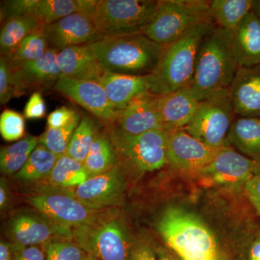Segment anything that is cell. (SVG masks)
Instances as JSON below:
<instances>
[{
  "label": "cell",
  "instance_id": "6da1fadb",
  "mask_svg": "<svg viewBox=\"0 0 260 260\" xmlns=\"http://www.w3.org/2000/svg\"><path fill=\"white\" fill-rule=\"evenodd\" d=\"M239 69L230 30L215 26L203 39L188 90L198 102L228 89Z\"/></svg>",
  "mask_w": 260,
  "mask_h": 260
},
{
  "label": "cell",
  "instance_id": "7a4b0ae2",
  "mask_svg": "<svg viewBox=\"0 0 260 260\" xmlns=\"http://www.w3.org/2000/svg\"><path fill=\"white\" fill-rule=\"evenodd\" d=\"M215 26L213 20L205 22L164 47L156 68L146 76L149 93L160 96L187 88L194 75L201 43Z\"/></svg>",
  "mask_w": 260,
  "mask_h": 260
},
{
  "label": "cell",
  "instance_id": "3957f363",
  "mask_svg": "<svg viewBox=\"0 0 260 260\" xmlns=\"http://www.w3.org/2000/svg\"><path fill=\"white\" fill-rule=\"evenodd\" d=\"M156 229L181 260H223L213 232L193 213L170 207L160 215Z\"/></svg>",
  "mask_w": 260,
  "mask_h": 260
},
{
  "label": "cell",
  "instance_id": "277c9868",
  "mask_svg": "<svg viewBox=\"0 0 260 260\" xmlns=\"http://www.w3.org/2000/svg\"><path fill=\"white\" fill-rule=\"evenodd\" d=\"M89 46L104 71L135 76L151 74L164 49L142 32L104 37Z\"/></svg>",
  "mask_w": 260,
  "mask_h": 260
},
{
  "label": "cell",
  "instance_id": "5b68a950",
  "mask_svg": "<svg viewBox=\"0 0 260 260\" xmlns=\"http://www.w3.org/2000/svg\"><path fill=\"white\" fill-rule=\"evenodd\" d=\"M73 239L98 260H131L134 242L115 210H102L93 221L73 229Z\"/></svg>",
  "mask_w": 260,
  "mask_h": 260
},
{
  "label": "cell",
  "instance_id": "8992f818",
  "mask_svg": "<svg viewBox=\"0 0 260 260\" xmlns=\"http://www.w3.org/2000/svg\"><path fill=\"white\" fill-rule=\"evenodd\" d=\"M211 20L210 1L160 0L153 18L142 34L166 47Z\"/></svg>",
  "mask_w": 260,
  "mask_h": 260
},
{
  "label": "cell",
  "instance_id": "52a82bcc",
  "mask_svg": "<svg viewBox=\"0 0 260 260\" xmlns=\"http://www.w3.org/2000/svg\"><path fill=\"white\" fill-rule=\"evenodd\" d=\"M158 5L155 0H99L90 15L104 37L139 34Z\"/></svg>",
  "mask_w": 260,
  "mask_h": 260
},
{
  "label": "cell",
  "instance_id": "ba28073f",
  "mask_svg": "<svg viewBox=\"0 0 260 260\" xmlns=\"http://www.w3.org/2000/svg\"><path fill=\"white\" fill-rule=\"evenodd\" d=\"M237 116L229 90L224 89L199 102L184 129L211 148H222L229 145L228 133Z\"/></svg>",
  "mask_w": 260,
  "mask_h": 260
},
{
  "label": "cell",
  "instance_id": "9c48e42d",
  "mask_svg": "<svg viewBox=\"0 0 260 260\" xmlns=\"http://www.w3.org/2000/svg\"><path fill=\"white\" fill-rule=\"evenodd\" d=\"M118 160L135 170L151 172L158 170L168 162L169 133L155 129L135 137L124 136L107 128Z\"/></svg>",
  "mask_w": 260,
  "mask_h": 260
},
{
  "label": "cell",
  "instance_id": "30bf717a",
  "mask_svg": "<svg viewBox=\"0 0 260 260\" xmlns=\"http://www.w3.org/2000/svg\"><path fill=\"white\" fill-rule=\"evenodd\" d=\"M259 174V162L228 145L219 150L211 162L194 174L210 185L241 191L244 190L246 184Z\"/></svg>",
  "mask_w": 260,
  "mask_h": 260
},
{
  "label": "cell",
  "instance_id": "8fae6325",
  "mask_svg": "<svg viewBox=\"0 0 260 260\" xmlns=\"http://www.w3.org/2000/svg\"><path fill=\"white\" fill-rule=\"evenodd\" d=\"M36 212L20 210L10 217L8 234L13 249L43 246L55 239H73V229Z\"/></svg>",
  "mask_w": 260,
  "mask_h": 260
},
{
  "label": "cell",
  "instance_id": "7c38bea8",
  "mask_svg": "<svg viewBox=\"0 0 260 260\" xmlns=\"http://www.w3.org/2000/svg\"><path fill=\"white\" fill-rule=\"evenodd\" d=\"M26 201L44 216L71 229L90 223L102 211L87 208L69 192L48 191L31 195Z\"/></svg>",
  "mask_w": 260,
  "mask_h": 260
},
{
  "label": "cell",
  "instance_id": "4fadbf2b",
  "mask_svg": "<svg viewBox=\"0 0 260 260\" xmlns=\"http://www.w3.org/2000/svg\"><path fill=\"white\" fill-rule=\"evenodd\" d=\"M54 88L107 126L117 118L119 111L109 102L104 88L98 82L77 80L61 74L54 84Z\"/></svg>",
  "mask_w": 260,
  "mask_h": 260
},
{
  "label": "cell",
  "instance_id": "5bb4252c",
  "mask_svg": "<svg viewBox=\"0 0 260 260\" xmlns=\"http://www.w3.org/2000/svg\"><path fill=\"white\" fill-rule=\"evenodd\" d=\"M126 189L125 179L116 165L107 172L89 178L72 193L87 208L104 210L120 204Z\"/></svg>",
  "mask_w": 260,
  "mask_h": 260
},
{
  "label": "cell",
  "instance_id": "9a60e30c",
  "mask_svg": "<svg viewBox=\"0 0 260 260\" xmlns=\"http://www.w3.org/2000/svg\"><path fill=\"white\" fill-rule=\"evenodd\" d=\"M49 48L60 51L65 48L88 45L104 39L91 15L77 13L45 25Z\"/></svg>",
  "mask_w": 260,
  "mask_h": 260
},
{
  "label": "cell",
  "instance_id": "2e32d148",
  "mask_svg": "<svg viewBox=\"0 0 260 260\" xmlns=\"http://www.w3.org/2000/svg\"><path fill=\"white\" fill-rule=\"evenodd\" d=\"M168 133V164L180 172L194 174L211 162L221 149L204 144L184 129Z\"/></svg>",
  "mask_w": 260,
  "mask_h": 260
},
{
  "label": "cell",
  "instance_id": "e0dca14e",
  "mask_svg": "<svg viewBox=\"0 0 260 260\" xmlns=\"http://www.w3.org/2000/svg\"><path fill=\"white\" fill-rule=\"evenodd\" d=\"M107 128L128 137L138 136L155 129L165 130L155 106V95L150 93L119 111L116 121Z\"/></svg>",
  "mask_w": 260,
  "mask_h": 260
},
{
  "label": "cell",
  "instance_id": "ac0fdd59",
  "mask_svg": "<svg viewBox=\"0 0 260 260\" xmlns=\"http://www.w3.org/2000/svg\"><path fill=\"white\" fill-rule=\"evenodd\" d=\"M58 53V51L49 49L37 60L25 63L17 69H11L16 96L23 95L29 89L56 83L62 74L56 60Z\"/></svg>",
  "mask_w": 260,
  "mask_h": 260
},
{
  "label": "cell",
  "instance_id": "d6986e66",
  "mask_svg": "<svg viewBox=\"0 0 260 260\" xmlns=\"http://www.w3.org/2000/svg\"><path fill=\"white\" fill-rule=\"evenodd\" d=\"M228 90L237 116L260 117V64L239 68Z\"/></svg>",
  "mask_w": 260,
  "mask_h": 260
},
{
  "label": "cell",
  "instance_id": "ffe728a7",
  "mask_svg": "<svg viewBox=\"0 0 260 260\" xmlns=\"http://www.w3.org/2000/svg\"><path fill=\"white\" fill-rule=\"evenodd\" d=\"M199 102L187 88L155 96L157 110L167 132L184 129L191 120Z\"/></svg>",
  "mask_w": 260,
  "mask_h": 260
},
{
  "label": "cell",
  "instance_id": "44dd1931",
  "mask_svg": "<svg viewBox=\"0 0 260 260\" xmlns=\"http://www.w3.org/2000/svg\"><path fill=\"white\" fill-rule=\"evenodd\" d=\"M56 60L61 73L75 79L98 82L105 73L89 44L65 48Z\"/></svg>",
  "mask_w": 260,
  "mask_h": 260
},
{
  "label": "cell",
  "instance_id": "7402d4cb",
  "mask_svg": "<svg viewBox=\"0 0 260 260\" xmlns=\"http://www.w3.org/2000/svg\"><path fill=\"white\" fill-rule=\"evenodd\" d=\"M98 83L102 85L111 104L120 111L136 99L149 93L146 76L105 72Z\"/></svg>",
  "mask_w": 260,
  "mask_h": 260
},
{
  "label": "cell",
  "instance_id": "603a6c76",
  "mask_svg": "<svg viewBox=\"0 0 260 260\" xmlns=\"http://www.w3.org/2000/svg\"><path fill=\"white\" fill-rule=\"evenodd\" d=\"M232 34L233 47L239 68L260 64V19L250 12Z\"/></svg>",
  "mask_w": 260,
  "mask_h": 260
},
{
  "label": "cell",
  "instance_id": "cb8c5ba5",
  "mask_svg": "<svg viewBox=\"0 0 260 260\" xmlns=\"http://www.w3.org/2000/svg\"><path fill=\"white\" fill-rule=\"evenodd\" d=\"M228 144L260 164V117L237 116L227 135Z\"/></svg>",
  "mask_w": 260,
  "mask_h": 260
},
{
  "label": "cell",
  "instance_id": "d4e9b609",
  "mask_svg": "<svg viewBox=\"0 0 260 260\" xmlns=\"http://www.w3.org/2000/svg\"><path fill=\"white\" fill-rule=\"evenodd\" d=\"M97 0H37L30 15L39 18L44 25L77 13L91 15Z\"/></svg>",
  "mask_w": 260,
  "mask_h": 260
},
{
  "label": "cell",
  "instance_id": "484cf974",
  "mask_svg": "<svg viewBox=\"0 0 260 260\" xmlns=\"http://www.w3.org/2000/svg\"><path fill=\"white\" fill-rule=\"evenodd\" d=\"M44 23L32 15L10 19L3 23L0 32L1 55L10 58L29 34Z\"/></svg>",
  "mask_w": 260,
  "mask_h": 260
},
{
  "label": "cell",
  "instance_id": "4316f807",
  "mask_svg": "<svg viewBox=\"0 0 260 260\" xmlns=\"http://www.w3.org/2000/svg\"><path fill=\"white\" fill-rule=\"evenodd\" d=\"M252 0H212L210 13L216 26L233 31L250 13Z\"/></svg>",
  "mask_w": 260,
  "mask_h": 260
},
{
  "label": "cell",
  "instance_id": "83f0119b",
  "mask_svg": "<svg viewBox=\"0 0 260 260\" xmlns=\"http://www.w3.org/2000/svg\"><path fill=\"white\" fill-rule=\"evenodd\" d=\"M117 161V155L109 134L99 133L84 162L90 177L111 170Z\"/></svg>",
  "mask_w": 260,
  "mask_h": 260
},
{
  "label": "cell",
  "instance_id": "f1b7e54d",
  "mask_svg": "<svg viewBox=\"0 0 260 260\" xmlns=\"http://www.w3.org/2000/svg\"><path fill=\"white\" fill-rule=\"evenodd\" d=\"M89 178L90 176L84 162L64 155L58 158L47 179L51 185L70 189L81 185Z\"/></svg>",
  "mask_w": 260,
  "mask_h": 260
},
{
  "label": "cell",
  "instance_id": "f546056e",
  "mask_svg": "<svg viewBox=\"0 0 260 260\" xmlns=\"http://www.w3.org/2000/svg\"><path fill=\"white\" fill-rule=\"evenodd\" d=\"M49 48L45 25H42L20 43L13 55L8 58L10 68L15 70L25 63L42 57Z\"/></svg>",
  "mask_w": 260,
  "mask_h": 260
},
{
  "label": "cell",
  "instance_id": "4dcf8cb0",
  "mask_svg": "<svg viewBox=\"0 0 260 260\" xmlns=\"http://www.w3.org/2000/svg\"><path fill=\"white\" fill-rule=\"evenodd\" d=\"M39 145V138L28 136L15 144L2 147L0 169L5 175H15L26 164L32 151Z\"/></svg>",
  "mask_w": 260,
  "mask_h": 260
},
{
  "label": "cell",
  "instance_id": "1f68e13d",
  "mask_svg": "<svg viewBox=\"0 0 260 260\" xmlns=\"http://www.w3.org/2000/svg\"><path fill=\"white\" fill-rule=\"evenodd\" d=\"M59 158L45 147L39 144L15 177L23 181H34L47 178Z\"/></svg>",
  "mask_w": 260,
  "mask_h": 260
},
{
  "label": "cell",
  "instance_id": "d6a6232c",
  "mask_svg": "<svg viewBox=\"0 0 260 260\" xmlns=\"http://www.w3.org/2000/svg\"><path fill=\"white\" fill-rule=\"evenodd\" d=\"M99 134L95 121L88 116H83L73 133L66 155L78 161L85 162Z\"/></svg>",
  "mask_w": 260,
  "mask_h": 260
},
{
  "label": "cell",
  "instance_id": "836d02e7",
  "mask_svg": "<svg viewBox=\"0 0 260 260\" xmlns=\"http://www.w3.org/2000/svg\"><path fill=\"white\" fill-rule=\"evenodd\" d=\"M79 114H77L73 120L64 127L52 129L48 128L39 138V144L45 147L53 153L61 156L66 155L68 146L73 133L80 123Z\"/></svg>",
  "mask_w": 260,
  "mask_h": 260
},
{
  "label": "cell",
  "instance_id": "e575fe53",
  "mask_svg": "<svg viewBox=\"0 0 260 260\" xmlns=\"http://www.w3.org/2000/svg\"><path fill=\"white\" fill-rule=\"evenodd\" d=\"M43 246L45 260H80L88 254L73 239H55Z\"/></svg>",
  "mask_w": 260,
  "mask_h": 260
},
{
  "label": "cell",
  "instance_id": "d590c367",
  "mask_svg": "<svg viewBox=\"0 0 260 260\" xmlns=\"http://www.w3.org/2000/svg\"><path fill=\"white\" fill-rule=\"evenodd\" d=\"M25 120L20 113L5 109L0 116V133L3 139L13 142L20 140L25 134Z\"/></svg>",
  "mask_w": 260,
  "mask_h": 260
},
{
  "label": "cell",
  "instance_id": "8d00e7d4",
  "mask_svg": "<svg viewBox=\"0 0 260 260\" xmlns=\"http://www.w3.org/2000/svg\"><path fill=\"white\" fill-rule=\"evenodd\" d=\"M16 96L12 71L8 58L0 57V102L2 105L7 104L12 98Z\"/></svg>",
  "mask_w": 260,
  "mask_h": 260
},
{
  "label": "cell",
  "instance_id": "74e56055",
  "mask_svg": "<svg viewBox=\"0 0 260 260\" xmlns=\"http://www.w3.org/2000/svg\"><path fill=\"white\" fill-rule=\"evenodd\" d=\"M37 0H11L3 2L1 17L4 22L10 19L30 15Z\"/></svg>",
  "mask_w": 260,
  "mask_h": 260
},
{
  "label": "cell",
  "instance_id": "f35d334b",
  "mask_svg": "<svg viewBox=\"0 0 260 260\" xmlns=\"http://www.w3.org/2000/svg\"><path fill=\"white\" fill-rule=\"evenodd\" d=\"M78 114L73 109L67 107L58 108L48 116V128L58 129L68 125Z\"/></svg>",
  "mask_w": 260,
  "mask_h": 260
},
{
  "label": "cell",
  "instance_id": "ab89813d",
  "mask_svg": "<svg viewBox=\"0 0 260 260\" xmlns=\"http://www.w3.org/2000/svg\"><path fill=\"white\" fill-rule=\"evenodd\" d=\"M45 114V102L42 94L34 92L25 105L24 116L28 119H39L44 117Z\"/></svg>",
  "mask_w": 260,
  "mask_h": 260
},
{
  "label": "cell",
  "instance_id": "60d3db41",
  "mask_svg": "<svg viewBox=\"0 0 260 260\" xmlns=\"http://www.w3.org/2000/svg\"><path fill=\"white\" fill-rule=\"evenodd\" d=\"M13 260H45L44 246H30L13 249Z\"/></svg>",
  "mask_w": 260,
  "mask_h": 260
},
{
  "label": "cell",
  "instance_id": "b9f144b4",
  "mask_svg": "<svg viewBox=\"0 0 260 260\" xmlns=\"http://www.w3.org/2000/svg\"><path fill=\"white\" fill-rule=\"evenodd\" d=\"M244 192L260 216V174L253 177L244 187Z\"/></svg>",
  "mask_w": 260,
  "mask_h": 260
},
{
  "label": "cell",
  "instance_id": "7bdbcfd3",
  "mask_svg": "<svg viewBox=\"0 0 260 260\" xmlns=\"http://www.w3.org/2000/svg\"><path fill=\"white\" fill-rule=\"evenodd\" d=\"M131 260H158L155 249L147 241L134 243Z\"/></svg>",
  "mask_w": 260,
  "mask_h": 260
},
{
  "label": "cell",
  "instance_id": "ee69618b",
  "mask_svg": "<svg viewBox=\"0 0 260 260\" xmlns=\"http://www.w3.org/2000/svg\"><path fill=\"white\" fill-rule=\"evenodd\" d=\"M9 188L8 181L5 178H1L0 180V209L5 210L9 203Z\"/></svg>",
  "mask_w": 260,
  "mask_h": 260
},
{
  "label": "cell",
  "instance_id": "f6af8a7d",
  "mask_svg": "<svg viewBox=\"0 0 260 260\" xmlns=\"http://www.w3.org/2000/svg\"><path fill=\"white\" fill-rule=\"evenodd\" d=\"M155 253L158 260H181L175 253L167 246H158L155 249Z\"/></svg>",
  "mask_w": 260,
  "mask_h": 260
},
{
  "label": "cell",
  "instance_id": "bcb514c9",
  "mask_svg": "<svg viewBox=\"0 0 260 260\" xmlns=\"http://www.w3.org/2000/svg\"><path fill=\"white\" fill-rule=\"evenodd\" d=\"M13 246L10 242L1 239L0 242V260H13Z\"/></svg>",
  "mask_w": 260,
  "mask_h": 260
},
{
  "label": "cell",
  "instance_id": "7dc6e473",
  "mask_svg": "<svg viewBox=\"0 0 260 260\" xmlns=\"http://www.w3.org/2000/svg\"><path fill=\"white\" fill-rule=\"evenodd\" d=\"M248 260H260V235L251 243Z\"/></svg>",
  "mask_w": 260,
  "mask_h": 260
},
{
  "label": "cell",
  "instance_id": "c3c4849f",
  "mask_svg": "<svg viewBox=\"0 0 260 260\" xmlns=\"http://www.w3.org/2000/svg\"><path fill=\"white\" fill-rule=\"evenodd\" d=\"M251 12L260 19V0H252Z\"/></svg>",
  "mask_w": 260,
  "mask_h": 260
},
{
  "label": "cell",
  "instance_id": "681fc988",
  "mask_svg": "<svg viewBox=\"0 0 260 260\" xmlns=\"http://www.w3.org/2000/svg\"><path fill=\"white\" fill-rule=\"evenodd\" d=\"M80 260H95V258L93 256L90 255V254H87L86 256H83L81 259Z\"/></svg>",
  "mask_w": 260,
  "mask_h": 260
},
{
  "label": "cell",
  "instance_id": "f907efd6",
  "mask_svg": "<svg viewBox=\"0 0 260 260\" xmlns=\"http://www.w3.org/2000/svg\"><path fill=\"white\" fill-rule=\"evenodd\" d=\"M95 260H98V259H95Z\"/></svg>",
  "mask_w": 260,
  "mask_h": 260
}]
</instances>
